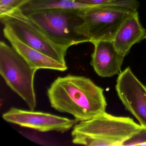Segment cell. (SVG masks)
I'll list each match as a JSON object with an SVG mask.
<instances>
[{"instance_id":"4fadbf2b","label":"cell","mask_w":146,"mask_h":146,"mask_svg":"<svg viewBox=\"0 0 146 146\" xmlns=\"http://www.w3.org/2000/svg\"><path fill=\"white\" fill-rule=\"evenodd\" d=\"M73 143L90 146H113L110 142L92 137L82 133L72 132Z\"/></svg>"},{"instance_id":"8992f818","label":"cell","mask_w":146,"mask_h":146,"mask_svg":"<svg viewBox=\"0 0 146 146\" xmlns=\"http://www.w3.org/2000/svg\"><path fill=\"white\" fill-rule=\"evenodd\" d=\"M142 126L129 117H116L106 112L73 126L72 132L82 133L120 146Z\"/></svg>"},{"instance_id":"2e32d148","label":"cell","mask_w":146,"mask_h":146,"mask_svg":"<svg viewBox=\"0 0 146 146\" xmlns=\"http://www.w3.org/2000/svg\"><path fill=\"white\" fill-rule=\"evenodd\" d=\"M73 1L78 3L87 5L94 6L102 5L108 3L116 0H73Z\"/></svg>"},{"instance_id":"277c9868","label":"cell","mask_w":146,"mask_h":146,"mask_svg":"<svg viewBox=\"0 0 146 146\" xmlns=\"http://www.w3.org/2000/svg\"><path fill=\"white\" fill-rule=\"evenodd\" d=\"M79 14L68 10L50 9L25 15L35 22L54 43L68 49L73 45L89 42L77 30L83 22Z\"/></svg>"},{"instance_id":"9a60e30c","label":"cell","mask_w":146,"mask_h":146,"mask_svg":"<svg viewBox=\"0 0 146 146\" xmlns=\"http://www.w3.org/2000/svg\"><path fill=\"white\" fill-rule=\"evenodd\" d=\"M29 0H0V15L19 9Z\"/></svg>"},{"instance_id":"7a4b0ae2","label":"cell","mask_w":146,"mask_h":146,"mask_svg":"<svg viewBox=\"0 0 146 146\" xmlns=\"http://www.w3.org/2000/svg\"><path fill=\"white\" fill-rule=\"evenodd\" d=\"M139 7L137 0H116L91 6L79 14L83 22L77 30L91 43L101 40L112 41L122 23L138 12Z\"/></svg>"},{"instance_id":"8fae6325","label":"cell","mask_w":146,"mask_h":146,"mask_svg":"<svg viewBox=\"0 0 146 146\" xmlns=\"http://www.w3.org/2000/svg\"><path fill=\"white\" fill-rule=\"evenodd\" d=\"M146 36V30L140 23L137 12L125 20L117 31L112 42L117 51L125 58L132 46Z\"/></svg>"},{"instance_id":"52a82bcc","label":"cell","mask_w":146,"mask_h":146,"mask_svg":"<svg viewBox=\"0 0 146 146\" xmlns=\"http://www.w3.org/2000/svg\"><path fill=\"white\" fill-rule=\"evenodd\" d=\"M116 90L125 109L146 128V86L127 67L118 75Z\"/></svg>"},{"instance_id":"6da1fadb","label":"cell","mask_w":146,"mask_h":146,"mask_svg":"<svg viewBox=\"0 0 146 146\" xmlns=\"http://www.w3.org/2000/svg\"><path fill=\"white\" fill-rule=\"evenodd\" d=\"M47 95L53 108L71 114L78 122L105 112L107 105L103 89L82 76L58 77L48 89Z\"/></svg>"},{"instance_id":"e0dca14e","label":"cell","mask_w":146,"mask_h":146,"mask_svg":"<svg viewBox=\"0 0 146 146\" xmlns=\"http://www.w3.org/2000/svg\"><path fill=\"white\" fill-rule=\"evenodd\" d=\"M145 39H146V38H145Z\"/></svg>"},{"instance_id":"3957f363","label":"cell","mask_w":146,"mask_h":146,"mask_svg":"<svg viewBox=\"0 0 146 146\" xmlns=\"http://www.w3.org/2000/svg\"><path fill=\"white\" fill-rule=\"evenodd\" d=\"M37 70L30 65L14 48L0 42V73L7 85L34 111L36 98L34 78Z\"/></svg>"},{"instance_id":"5bb4252c","label":"cell","mask_w":146,"mask_h":146,"mask_svg":"<svg viewBox=\"0 0 146 146\" xmlns=\"http://www.w3.org/2000/svg\"><path fill=\"white\" fill-rule=\"evenodd\" d=\"M120 146H146V128L142 127L137 132L123 141Z\"/></svg>"},{"instance_id":"ba28073f","label":"cell","mask_w":146,"mask_h":146,"mask_svg":"<svg viewBox=\"0 0 146 146\" xmlns=\"http://www.w3.org/2000/svg\"><path fill=\"white\" fill-rule=\"evenodd\" d=\"M5 120L41 132L56 131L64 133L71 129L78 121L48 113L26 111L12 108L3 114Z\"/></svg>"},{"instance_id":"9c48e42d","label":"cell","mask_w":146,"mask_h":146,"mask_svg":"<svg viewBox=\"0 0 146 146\" xmlns=\"http://www.w3.org/2000/svg\"><path fill=\"white\" fill-rule=\"evenodd\" d=\"M92 43L94 49L90 64L97 74L103 78L119 75L124 57L117 51L112 41L101 40Z\"/></svg>"},{"instance_id":"5b68a950","label":"cell","mask_w":146,"mask_h":146,"mask_svg":"<svg viewBox=\"0 0 146 146\" xmlns=\"http://www.w3.org/2000/svg\"><path fill=\"white\" fill-rule=\"evenodd\" d=\"M1 23L22 42L57 61L66 65L67 49L53 42L40 27L20 9L0 15Z\"/></svg>"},{"instance_id":"7c38bea8","label":"cell","mask_w":146,"mask_h":146,"mask_svg":"<svg viewBox=\"0 0 146 146\" xmlns=\"http://www.w3.org/2000/svg\"><path fill=\"white\" fill-rule=\"evenodd\" d=\"M90 6L77 3L73 0H29L19 9L25 15L50 9L68 10L80 13Z\"/></svg>"},{"instance_id":"30bf717a","label":"cell","mask_w":146,"mask_h":146,"mask_svg":"<svg viewBox=\"0 0 146 146\" xmlns=\"http://www.w3.org/2000/svg\"><path fill=\"white\" fill-rule=\"evenodd\" d=\"M3 31L5 37L11 43L12 47L37 70L39 69H50L64 72L67 70L66 65L25 45L8 27H5Z\"/></svg>"}]
</instances>
